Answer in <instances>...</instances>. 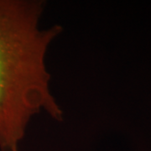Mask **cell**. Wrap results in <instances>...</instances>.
<instances>
[{
	"label": "cell",
	"mask_w": 151,
	"mask_h": 151,
	"mask_svg": "<svg viewBox=\"0 0 151 151\" xmlns=\"http://www.w3.org/2000/svg\"><path fill=\"white\" fill-rule=\"evenodd\" d=\"M42 0H0V151H19L28 127L44 113L62 121L46 55L63 31L42 27Z\"/></svg>",
	"instance_id": "6da1fadb"
}]
</instances>
